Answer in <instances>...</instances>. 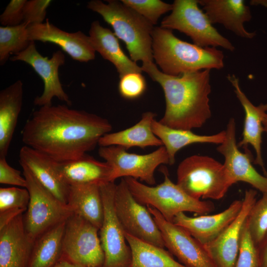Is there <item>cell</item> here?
I'll use <instances>...</instances> for the list:
<instances>
[{"label": "cell", "instance_id": "obj_1", "mask_svg": "<svg viewBox=\"0 0 267 267\" xmlns=\"http://www.w3.org/2000/svg\"><path fill=\"white\" fill-rule=\"evenodd\" d=\"M112 128L108 120L96 114L66 104L52 105L32 113L22 131V140L25 145L64 162L93 149Z\"/></svg>", "mask_w": 267, "mask_h": 267}, {"label": "cell", "instance_id": "obj_2", "mask_svg": "<svg viewBox=\"0 0 267 267\" xmlns=\"http://www.w3.org/2000/svg\"><path fill=\"white\" fill-rule=\"evenodd\" d=\"M141 68L163 89L166 108L159 121L162 124L191 130L202 127L210 118L211 70L173 76L163 73L154 62L143 64Z\"/></svg>", "mask_w": 267, "mask_h": 267}, {"label": "cell", "instance_id": "obj_3", "mask_svg": "<svg viewBox=\"0 0 267 267\" xmlns=\"http://www.w3.org/2000/svg\"><path fill=\"white\" fill-rule=\"evenodd\" d=\"M154 60L165 74L178 76L224 66L222 51L214 47H202L182 41L172 30L155 27L152 33Z\"/></svg>", "mask_w": 267, "mask_h": 267}, {"label": "cell", "instance_id": "obj_4", "mask_svg": "<svg viewBox=\"0 0 267 267\" xmlns=\"http://www.w3.org/2000/svg\"><path fill=\"white\" fill-rule=\"evenodd\" d=\"M99 0L88 2L87 7L99 14L110 25L116 36L125 44L130 58L142 64L154 62L152 33L154 29L148 20L121 0Z\"/></svg>", "mask_w": 267, "mask_h": 267}, {"label": "cell", "instance_id": "obj_5", "mask_svg": "<svg viewBox=\"0 0 267 267\" xmlns=\"http://www.w3.org/2000/svg\"><path fill=\"white\" fill-rule=\"evenodd\" d=\"M162 172L164 180L156 186L144 184L133 178H124L137 202L155 208L169 222H173L175 216L180 213L189 212L202 215L215 210L212 202L194 199L174 183L166 168H163Z\"/></svg>", "mask_w": 267, "mask_h": 267}, {"label": "cell", "instance_id": "obj_6", "mask_svg": "<svg viewBox=\"0 0 267 267\" xmlns=\"http://www.w3.org/2000/svg\"><path fill=\"white\" fill-rule=\"evenodd\" d=\"M177 184L198 200H219L232 186L223 164L205 155H193L178 165Z\"/></svg>", "mask_w": 267, "mask_h": 267}, {"label": "cell", "instance_id": "obj_7", "mask_svg": "<svg viewBox=\"0 0 267 267\" xmlns=\"http://www.w3.org/2000/svg\"><path fill=\"white\" fill-rule=\"evenodd\" d=\"M21 166L30 196L27 210L23 215L24 224L27 234L34 242L46 231L66 221L73 212L67 205L42 185L26 167Z\"/></svg>", "mask_w": 267, "mask_h": 267}, {"label": "cell", "instance_id": "obj_8", "mask_svg": "<svg viewBox=\"0 0 267 267\" xmlns=\"http://www.w3.org/2000/svg\"><path fill=\"white\" fill-rule=\"evenodd\" d=\"M171 13L162 20L160 27L177 30L189 37L194 44L202 47H222L233 51L235 48L213 27L198 0H175Z\"/></svg>", "mask_w": 267, "mask_h": 267}, {"label": "cell", "instance_id": "obj_9", "mask_svg": "<svg viewBox=\"0 0 267 267\" xmlns=\"http://www.w3.org/2000/svg\"><path fill=\"white\" fill-rule=\"evenodd\" d=\"M99 230L85 219L71 215L66 221L62 256L82 267H102L104 255Z\"/></svg>", "mask_w": 267, "mask_h": 267}, {"label": "cell", "instance_id": "obj_10", "mask_svg": "<svg viewBox=\"0 0 267 267\" xmlns=\"http://www.w3.org/2000/svg\"><path fill=\"white\" fill-rule=\"evenodd\" d=\"M116 186L114 182L100 186L104 209L103 220L99 230L104 255L102 267H130L132 262L131 250L115 209Z\"/></svg>", "mask_w": 267, "mask_h": 267}, {"label": "cell", "instance_id": "obj_11", "mask_svg": "<svg viewBox=\"0 0 267 267\" xmlns=\"http://www.w3.org/2000/svg\"><path fill=\"white\" fill-rule=\"evenodd\" d=\"M114 206L125 232L145 242L165 247L161 233L147 207L136 200L124 178L116 184Z\"/></svg>", "mask_w": 267, "mask_h": 267}, {"label": "cell", "instance_id": "obj_12", "mask_svg": "<svg viewBox=\"0 0 267 267\" xmlns=\"http://www.w3.org/2000/svg\"><path fill=\"white\" fill-rule=\"evenodd\" d=\"M98 154L113 168L114 181L119 178L130 177L152 186L156 183V169L162 164L169 165V156L164 146L143 155L128 152L119 146H100Z\"/></svg>", "mask_w": 267, "mask_h": 267}, {"label": "cell", "instance_id": "obj_13", "mask_svg": "<svg viewBox=\"0 0 267 267\" xmlns=\"http://www.w3.org/2000/svg\"><path fill=\"white\" fill-rule=\"evenodd\" d=\"M162 236L165 247L186 267H217L205 245L181 226L167 221L155 208L146 206Z\"/></svg>", "mask_w": 267, "mask_h": 267}, {"label": "cell", "instance_id": "obj_14", "mask_svg": "<svg viewBox=\"0 0 267 267\" xmlns=\"http://www.w3.org/2000/svg\"><path fill=\"white\" fill-rule=\"evenodd\" d=\"M11 61H20L30 65L42 79L44 89L43 93L34 100L39 107L52 105V100L57 98L70 106L72 101L64 90L59 78V68L64 65L65 56L60 50L53 52L51 57L43 56L37 49L35 42H31L24 51L10 57Z\"/></svg>", "mask_w": 267, "mask_h": 267}, {"label": "cell", "instance_id": "obj_15", "mask_svg": "<svg viewBox=\"0 0 267 267\" xmlns=\"http://www.w3.org/2000/svg\"><path fill=\"white\" fill-rule=\"evenodd\" d=\"M225 131V139L217 150L224 158L223 165L231 185L242 181L262 194L267 193V176L262 175L254 167L249 150L243 153L238 148L234 118L229 120Z\"/></svg>", "mask_w": 267, "mask_h": 267}, {"label": "cell", "instance_id": "obj_16", "mask_svg": "<svg viewBox=\"0 0 267 267\" xmlns=\"http://www.w3.org/2000/svg\"><path fill=\"white\" fill-rule=\"evenodd\" d=\"M257 195L255 189L246 190L238 215L215 240L205 245L217 267H235L242 227Z\"/></svg>", "mask_w": 267, "mask_h": 267}, {"label": "cell", "instance_id": "obj_17", "mask_svg": "<svg viewBox=\"0 0 267 267\" xmlns=\"http://www.w3.org/2000/svg\"><path fill=\"white\" fill-rule=\"evenodd\" d=\"M28 32L30 41L54 44L75 60L87 62L95 58L96 51L89 36L81 31H64L46 19L42 23L29 25Z\"/></svg>", "mask_w": 267, "mask_h": 267}, {"label": "cell", "instance_id": "obj_18", "mask_svg": "<svg viewBox=\"0 0 267 267\" xmlns=\"http://www.w3.org/2000/svg\"><path fill=\"white\" fill-rule=\"evenodd\" d=\"M242 206V200L233 201L225 210L213 215L189 217L180 213L173 222L189 233L204 245L215 240L235 219Z\"/></svg>", "mask_w": 267, "mask_h": 267}, {"label": "cell", "instance_id": "obj_19", "mask_svg": "<svg viewBox=\"0 0 267 267\" xmlns=\"http://www.w3.org/2000/svg\"><path fill=\"white\" fill-rule=\"evenodd\" d=\"M228 80L234 88L237 98L241 104L245 113L242 139L237 143L238 147L251 145L256 153L254 164L261 167L266 176L262 151V134L264 132L263 120L267 114V103L254 105L242 90L239 80L235 75L228 74Z\"/></svg>", "mask_w": 267, "mask_h": 267}, {"label": "cell", "instance_id": "obj_20", "mask_svg": "<svg viewBox=\"0 0 267 267\" xmlns=\"http://www.w3.org/2000/svg\"><path fill=\"white\" fill-rule=\"evenodd\" d=\"M34 243L18 216L0 229V267H27Z\"/></svg>", "mask_w": 267, "mask_h": 267}, {"label": "cell", "instance_id": "obj_21", "mask_svg": "<svg viewBox=\"0 0 267 267\" xmlns=\"http://www.w3.org/2000/svg\"><path fill=\"white\" fill-rule=\"evenodd\" d=\"M19 162L26 167L39 183L61 203L67 205L70 186L59 177L57 161L46 155L26 145L20 150Z\"/></svg>", "mask_w": 267, "mask_h": 267}, {"label": "cell", "instance_id": "obj_22", "mask_svg": "<svg viewBox=\"0 0 267 267\" xmlns=\"http://www.w3.org/2000/svg\"><path fill=\"white\" fill-rule=\"evenodd\" d=\"M56 168L60 178L69 186L88 184L100 186L114 182L112 167L87 154L74 160L56 162Z\"/></svg>", "mask_w": 267, "mask_h": 267}, {"label": "cell", "instance_id": "obj_23", "mask_svg": "<svg viewBox=\"0 0 267 267\" xmlns=\"http://www.w3.org/2000/svg\"><path fill=\"white\" fill-rule=\"evenodd\" d=\"M211 23L222 24L237 36L252 39L255 32L247 31L245 22L252 18L250 8L243 0H198Z\"/></svg>", "mask_w": 267, "mask_h": 267}, {"label": "cell", "instance_id": "obj_24", "mask_svg": "<svg viewBox=\"0 0 267 267\" xmlns=\"http://www.w3.org/2000/svg\"><path fill=\"white\" fill-rule=\"evenodd\" d=\"M89 36L95 51L115 66L120 78L130 73H142L141 67L125 53L114 32L103 27L98 21L91 23Z\"/></svg>", "mask_w": 267, "mask_h": 267}, {"label": "cell", "instance_id": "obj_25", "mask_svg": "<svg viewBox=\"0 0 267 267\" xmlns=\"http://www.w3.org/2000/svg\"><path fill=\"white\" fill-rule=\"evenodd\" d=\"M156 114L148 111L142 114L138 123L130 128L102 136L98 145L100 146L116 145L127 150L133 147L144 148L150 146H162L161 140L154 134L152 124Z\"/></svg>", "mask_w": 267, "mask_h": 267}, {"label": "cell", "instance_id": "obj_26", "mask_svg": "<svg viewBox=\"0 0 267 267\" xmlns=\"http://www.w3.org/2000/svg\"><path fill=\"white\" fill-rule=\"evenodd\" d=\"M23 98V84L20 80L0 91V157H6Z\"/></svg>", "mask_w": 267, "mask_h": 267}, {"label": "cell", "instance_id": "obj_27", "mask_svg": "<svg viewBox=\"0 0 267 267\" xmlns=\"http://www.w3.org/2000/svg\"><path fill=\"white\" fill-rule=\"evenodd\" d=\"M67 205L73 214L100 228L104 216L100 185L88 184L70 186Z\"/></svg>", "mask_w": 267, "mask_h": 267}, {"label": "cell", "instance_id": "obj_28", "mask_svg": "<svg viewBox=\"0 0 267 267\" xmlns=\"http://www.w3.org/2000/svg\"><path fill=\"white\" fill-rule=\"evenodd\" d=\"M154 134L161 140L169 158V165L175 162L177 153L182 148L194 143L220 144L225 137V130L211 135H199L191 130L174 129L155 120L152 124Z\"/></svg>", "mask_w": 267, "mask_h": 267}, {"label": "cell", "instance_id": "obj_29", "mask_svg": "<svg viewBox=\"0 0 267 267\" xmlns=\"http://www.w3.org/2000/svg\"><path fill=\"white\" fill-rule=\"evenodd\" d=\"M66 221L47 230L35 241L27 267H53L60 259Z\"/></svg>", "mask_w": 267, "mask_h": 267}, {"label": "cell", "instance_id": "obj_30", "mask_svg": "<svg viewBox=\"0 0 267 267\" xmlns=\"http://www.w3.org/2000/svg\"><path fill=\"white\" fill-rule=\"evenodd\" d=\"M132 252L130 267H186L176 261L172 254L161 247L125 232Z\"/></svg>", "mask_w": 267, "mask_h": 267}, {"label": "cell", "instance_id": "obj_31", "mask_svg": "<svg viewBox=\"0 0 267 267\" xmlns=\"http://www.w3.org/2000/svg\"><path fill=\"white\" fill-rule=\"evenodd\" d=\"M23 22L15 26L0 27V65H3L10 58V55H16L25 50L30 45L28 27Z\"/></svg>", "mask_w": 267, "mask_h": 267}, {"label": "cell", "instance_id": "obj_32", "mask_svg": "<svg viewBox=\"0 0 267 267\" xmlns=\"http://www.w3.org/2000/svg\"><path fill=\"white\" fill-rule=\"evenodd\" d=\"M248 229L256 247L267 232V193L257 200L247 219Z\"/></svg>", "mask_w": 267, "mask_h": 267}, {"label": "cell", "instance_id": "obj_33", "mask_svg": "<svg viewBox=\"0 0 267 267\" xmlns=\"http://www.w3.org/2000/svg\"><path fill=\"white\" fill-rule=\"evenodd\" d=\"M124 4L140 14L153 25L160 17L172 10L173 4L160 0H122Z\"/></svg>", "mask_w": 267, "mask_h": 267}, {"label": "cell", "instance_id": "obj_34", "mask_svg": "<svg viewBox=\"0 0 267 267\" xmlns=\"http://www.w3.org/2000/svg\"><path fill=\"white\" fill-rule=\"evenodd\" d=\"M29 200V193L26 188L0 187V212L16 209L26 211Z\"/></svg>", "mask_w": 267, "mask_h": 267}, {"label": "cell", "instance_id": "obj_35", "mask_svg": "<svg viewBox=\"0 0 267 267\" xmlns=\"http://www.w3.org/2000/svg\"><path fill=\"white\" fill-rule=\"evenodd\" d=\"M235 267H259L257 247L251 237L247 219L241 231L239 253Z\"/></svg>", "mask_w": 267, "mask_h": 267}, {"label": "cell", "instance_id": "obj_36", "mask_svg": "<svg viewBox=\"0 0 267 267\" xmlns=\"http://www.w3.org/2000/svg\"><path fill=\"white\" fill-rule=\"evenodd\" d=\"M146 89V82L141 73H130L120 78L119 92L125 99H136L144 93Z\"/></svg>", "mask_w": 267, "mask_h": 267}, {"label": "cell", "instance_id": "obj_37", "mask_svg": "<svg viewBox=\"0 0 267 267\" xmlns=\"http://www.w3.org/2000/svg\"><path fill=\"white\" fill-rule=\"evenodd\" d=\"M50 0H27L23 8L24 21L30 25L44 22Z\"/></svg>", "mask_w": 267, "mask_h": 267}, {"label": "cell", "instance_id": "obj_38", "mask_svg": "<svg viewBox=\"0 0 267 267\" xmlns=\"http://www.w3.org/2000/svg\"><path fill=\"white\" fill-rule=\"evenodd\" d=\"M27 0H11L0 15L2 26H15L24 21L23 8Z\"/></svg>", "mask_w": 267, "mask_h": 267}, {"label": "cell", "instance_id": "obj_39", "mask_svg": "<svg viewBox=\"0 0 267 267\" xmlns=\"http://www.w3.org/2000/svg\"><path fill=\"white\" fill-rule=\"evenodd\" d=\"M0 183L26 188L27 187L25 178L21 176L20 171L8 164L6 157H0Z\"/></svg>", "mask_w": 267, "mask_h": 267}, {"label": "cell", "instance_id": "obj_40", "mask_svg": "<svg viewBox=\"0 0 267 267\" xmlns=\"http://www.w3.org/2000/svg\"><path fill=\"white\" fill-rule=\"evenodd\" d=\"M24 210L16 209L0 212V229L4 227L18 216L23 214Z\"/></svg>", "mask_w": 267, "mask_h": 267}, {"label": "cell", "instance_id": "obj_41", "mask_svg": "<svg viewBox=\"0 0 267 267\" xmlns=\"http://www.w3.org/2000/svg\"><path fill=\"white\" fill-rule=\"evenodd\" d=\"M259 267H267V232L257 247Z\"/></svg>", "mask_w": 267, "mask_h": 267}, {"label": "cell", "instance_id": "obj_42", "mask_svg": "<svg viewBox=\"0 0 267 267\" xmlns=\"http://www.w3.org/2000/svg\"><path fill=\"white\" fill-rule=\"evenodd\" d=\"M53 267H82L75 264L62 256L60 259Z\"/></svg>", "mask_w": 267, "mask_h": 267}, {"label": "cell", "instance_id": "obj_43", "mask_svg": "<svg viewBox=\"0 0 267 267\" xmlns=\"http://www.w3.org/2000/svg\"><path fill=\"white\" fill-rule=\"evenodd\" d=\"M250 3L252 5L264 3V5L266 6H267V0H251Z\"/></svg>", "mask_w": 267, "mask_h": 267}, {"label": "cell", "instance_id": "obj_44", "mask_svg": "<svg viewBox=\"0 0 267 267\" xmlns=\"http://www.w3.org/2000/svg\"><path fill=\"white\" fill-rule=\"evenodd\" d=\"M263 123L264 128V132L266 134L267 137V114L264 117Z\"/></svg>", "mask_w": 267, "mask_h": 267}]
</instances>
